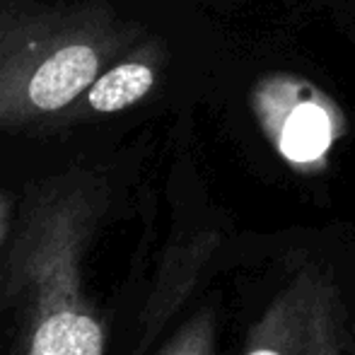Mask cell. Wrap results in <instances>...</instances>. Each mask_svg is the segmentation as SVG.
<instances>
[{
    "mask_svg": "<svg viewBox=\"0 0 355 355\" xmlns=\"http://www.w3.org/2000/svg\"><path fill=\"white\" fill-rule=\"evenodd\" d=\"M3 211H5V203H3V198H0V215H3Z\"/></svg>",
    "mask_w": 355,
    "mask_h": 355,
    "instance_id": "cell-7",
    "label": "cell"
},
{
    "mask_svg": "<svg viewBox=\"0 0 355 355\" xmlns=\"http://www.w3.org/2000/svg\"><path fill=\"white\" fill-rule=\"evenodd\" d=\"M126 44L128 29L104 5L0 15V133L78 104Z\"/></svg>",
    "mask_w": 355,
    "mask_h": 355,
    "instance_id": "cell-1",
    "label": "cell"
},
{
    "mask_svg": "<svg viewBox=\"0 0 355 355\" xmlns=\"http://www.w3.org/2000/svg\"><path fill=\"white\" fill-rule=\"evenodd\" d=\"M104 334L97 319L61 307L39 322L29 355H102Z\"/></svg>",
    "mask_w": 355,
    "mask_h": 355,
    "instance_id": "cell-5",
    "label": "cell"
},
{
    "mask_svg": "<svg viewBox=\"0 0 355 355\" xmlns=\"http://www.w3.org/2000/svg\"><path fill=\"white\" fill-rule=\"evenodd\" d=\"M244 355H343L336 285L302 268L249 329Z\"/></svg>",
    "mask_w": 355,
    "mask_h": 355,
    "instance_id": "cell-3",
    "label": "cell"
},
{
    "mask_svg": "<svg viewBox=\"0 0 355 355\" xmlns=\"http://www.w3.org/2000/svg\"><path fill=\"white\" fill-rule=\"evenodd\" d=\"M159 56L153 46H143L123 61L112 63L85 89L80 102L94 114H116L150 94L157 83Z\"/></svg>",
    "mask_w": 355,
    "mask_h": 355,
    "instance_id": "cell-4",
    "label": "cell"
},
{
    "mask_svg": "<svg viewBox=\"0 0 355 355\" xmlns=\"http://www.w3.org/2000/svg\"><path fill=\"white\" fill-rule=\"evenodd\" d=\"M249 104L266 141L295 172H322L346 133V114L338 102L302 75H263Z\"/></svg>",
    "mask_w": 355,
    "mask_h": 355,
    "instance_id": "cell-2",
    "label": "cell"
},
{
    "mask_svg": "<svg viewBox=\"0 0 355 355\" xmlns=\"http://www.w3.org/2000/svg\"><path fill=\"white\" fill-rule=\"evenodd\" d=\"M167 355H213V319L201 317L177 338Z\"/></svg>",
    "mask_w": 355,
    "mask_h": 355,
    "instance_id": "cell-6",
    "label": "cell"
}]
</instances>
